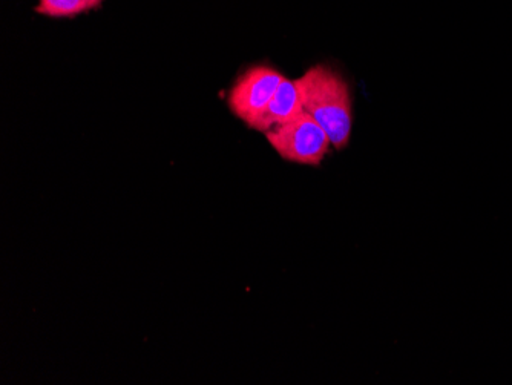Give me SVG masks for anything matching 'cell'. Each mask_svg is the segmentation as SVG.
I'll use <instances>...</instances> for the list:
<instances>
[{
	"mask_svg": "<svg viewBox=\"0 0 512 385\" xmlns=\"http://www.w3.org/2000/svg\"><path fill=\"white\" fill-rule=\"evenodd\" d=\"M304 112L322 126L333 148L344 149L353 129V97L347 80L327 65H315L298 79Z\"/></svg>",
	"mask_w": 512,
	"mask_h": 385,
	"instance_id": "cell-1",
	"label": "cell"
},
{
	"mask_svg": "<svg viewBox=\"0 0 512 385\" xmlns=\"http://www.w3.org/2000/svg\"><path fill=\"white\" fill-rule=\"evenodd\" d=\"M264 134L279 157L296 165H321L325 155L333 148L327 132L306 112Z\"/></svg>",
	"mask_w": 512,
	"mask_h": 385,
	"instance_id": "cell-2",
	"label": "cell"
},
{
	"mask_svg": "<svg viewBox=\"0 0 512 385\" xmlns=\"http://www.w3.org/2000/svg\"><path fill=\"white\" fill-rule=\"evenodd\" d=\"M284 79L286 76L272 66H250L230 88L227 96L230 112L252 128Z\"/></svg>",
	"mask_w": 512,
	"mask_h": 385,
	"instance_id": "cell-3",
	"label": "cell"
},
{
	"mask_svg": "<svg viewBox=\"0 0 512 385\" xmlns=\"http://www.w3.org/2000/svg\"><path fill=\"white\" fill-rule=\"evenodd\" d=\"M304 112L302 106L301 91H299L298 79H284L281 85L276 89L267 108L264 109L260 119L256 120L252 129L256 131L267 132L281 123L289 122L296 116Z\"/></svg>",
	"mask_w": 512,
	"mask_h": 385,
	"instance_id": "cell-4",
	"label": "cell"
},
{
	"mask_svg": "<svg viewBox=\"0 0 512 385\" xmlns=\"http://www.w3.org/2000/svg\"><path fill=\"white\" fill-rule=\"evenodd\" d=\"M103 0H39L34 11L46 17H76L88 11L96 10Z\"/></svg>",
	"mask_w": 512,
	"mask_h": 385,
	"instance_id": "cell-5",
	"label": "cell"
}]
</instances>
